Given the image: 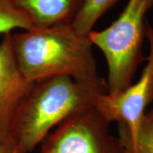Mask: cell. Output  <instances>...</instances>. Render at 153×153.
I'll return each mask as SVG.
<instances>
[{"label":"cell","mask_w":153,"mask_h":153,"mask_svg":"<svg viewBox=\"0 0 153 153\" xmlns=\"http://www.w3.org/2000/svg\"><path fill=\"white\" fill-rule=\"evenodd\" d=\"M149 116H150V117H151V118H153V109L152 110H151L150 112L148 113V114H147Z\"/></svg>","instance_id":"obj_12"},{"label":"cell","mask_w":153,"mask_h":153,"mask_svg":"<svg viewBox=\"0 0 153 153\" xmlns=\"http://www.w3.org/2000/svg\"><path fill=\"white\" fill-rule=\"evenodd\" d=\"M33 28V21L24 11L9 0H0V35L17 28L28 30Z\"/></svg>","instance_id":"obj_9"},{"label":"cell","mask_w":153,"mask_h":153,"mask_svg":"<svg viewBox=\"0 0 153 153\" xmlns=\"http://www.w3.org/2000/svg\"><path fill=\"white\" fill-rule=\"evenodd\" d=\"M108 93L105 79L85 83L68 75H57L35 81L15 116L13 138L16 153L31 152L69 115Z\"/></svg>","instance_id":"obj_2"},{"label":"cell","mask_w":153,"mask_h":153,"mask_svg":"<svg viewBox=\"0 0 153 153\" xmlns=\"http://www.w3.org/2000/svg\"><path fill=\"white\" fill-rule=\"evenodd\" d=\"M110 123L94 105L74 111L41 142L39 153H125Z\"/></svg>","instance_id":"obj_4"},{"label":"cell","mask_w":153,"mask_h":153,"mask_svg":"<svg viewBox=\"0 0 153 153\" xmlns=\"http://www.w3.org/2000/svg\"><path fill=\"white\" fill-rule=\"evenodd\" d=\"M11 33L0 43V143H13V126L19 105L34 82L17 68L11 45Z\"/></svg>","instance_id":"obj_6"},{"label":"cell","mask_w":153,"mask_h":153,"mask_svg":"<svg viewBox=\"0 0 153 153\" xmlns=\"http://www.w3.org/2000/svg\"><path fill=\"white\" fill-rule=\"evenodd\" d=\"M120 0H82L79 11L71 24L74 31L88 37L97 21Z\"/></svg>","instance_id":"obj_8"},{"label":"cell","mask_w":153,"mask_h":153,"mask_svg":"<svg viewBox=\"0 0 153 153\" xmlns=\"http://www.w3.org/2000/svg\"><path fill=\"white\" fill-rule=\"evenodd\" d=\"M152 101H153V90H152Z\"/></svg>","instance_id":"obj_13"},{"label":"cell","mask_w":153,"mask_h":153,"mask_svg":"<svg viewBox=\"0 0 153 153\" xmlns=\"http://www.w3.org/2000/svg\"><path fill=\"white\" fill-rule=\"evenodd\" d=\"M10 38L17 68L28 81L57 75L85 83L104 80L97 72L93 45L70 24L33 28L11 33Z\"/></svg>","instance_id":"obj_1"},{"label":"cell","mask_w":153,"mask_h":153,"mask_svg":"<svg viewBox=\"0 0 153 153\" xmlns=\"http://www.w3.org/2000/svg\"><path fill=\"white\" fill-rule=\"evenodd\" d=\"M0 153H16V146L13 143H0Z\"/></svg>","instance_id":"obj_11"},{"label":"cell","mask_w":153,"mask_h":153,"mask_svg":"<svg viewBox=\"0 0 153 153\" xmlns=\"http://www.w3.org/2000/svg\"><path fill=\"white\" fill-rule=\"evenodd\" d=\"M146 37L150 44L147 63L138 81L119 94L99 95L93 104L110 123H118V135L125 153H135L136 140L146 106L152 101L153 28L146 22Z\"/></svg>","instance_id":"obj_5"},{"label":"cell","mask_w":153,"mask_h":153,"mask_svg":"<svg viewBox=\"0 0 153 153\" xmlns=\"http://www.w3.org/2000/svg\"><path fill=\"white\" fill-rule=\"evenodd\" d=\"M24 11L34 28L70 24L79 11L82 0H9Z\"/></svg>","instance_id":"obj_7"},{"label":"cell","mask_w":153,"mask_h":153,"mask_svg":"<svg viewBox=\"0 0 153 153\" xmlns=\"http://www.w3.org/2000/svg\"><path fill=\"white\" fill-rule=\"evenodd\" d=\"M153 0H128L123 12L109 27L91 31L88 38L102 51L108 68V94L116 96L132 85L134 74L143 60L146 37L145 14Z\"/></svg>","instance_id":"obj_3"},{"label":"cell","mask_w":153,"mask_h":153,"mask_svg":"<svg viewBox=\"0 0 153 153\" xmlns=\"http://www.w3.org/2000/svg\"><path fill=\"white\" fill-rule=\"evenodd\" d=\"M135 153H153V118L147 114L137 133Z\"/></svg>","instance_id":"obj_10"}]
</instances>
